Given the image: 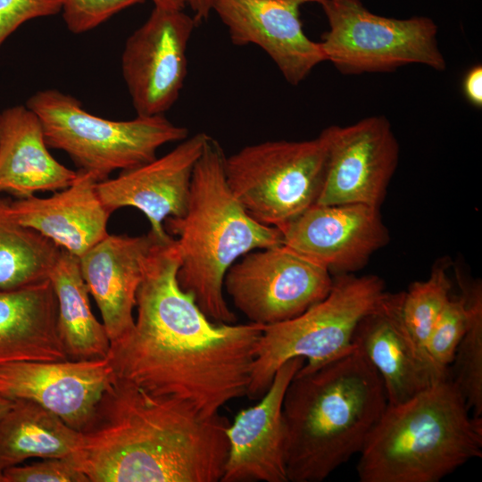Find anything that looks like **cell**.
I'll return each mask as SVG.
<instances>
[{"label": "cell", "mask_w": 482, "mask_h": 482, "mask_svg": "<svg viewBox=\"0 0 482 482\" xmlns=\"http://www.w3.org/2000/svg\"><path fill=\"white\" fill-rule=\"evenodd\" d=\"M287 248L335 276L352 274L389 242L379 207L314 204L280 229Z\"/></svg>", "instance_id": "cell-13"}, {"label": "cell", "mask_w": 482, "mask_h": 482, "mask_svg": "<svg viewBox=\"0 0 482 482\" xmlns=\"http://www.w3.org/2000/svg\"><path fill=\"white\" fill-rule=\"evenodd\" d=\"M450 377L406 402L387 404L356 467L361 482H438L482 456V418Z\"/></svg>", "instance_id": "cell-5"}, {"label": "cell", "mask_w": 482, "mask_h": 482, "mask_svg": "<svg viewBox=\"0 0 482 482\" xmlns=\"http://www.w3.org/2000/svg\"><path fill=\"white\" fill-rule=\"evenodd\" d=\"M0 119H1V112H0Z\"/></svg>", "instance_id": "cell-37"}, {"label": "cell", "mask_w": 482, "mask_h": 482, "mask_svg": "<svg viewBox=\"0 0 482 482\" xmlns=\"http://www.w3.org/2000/svg\"><path fill=\"white\" fill-rule=\"evenodd\" d=\"M225 156L210 136L193 170L186 212L167 218L164 228L178 237L180 287L212 320L236 323L224 296L228 270L249 252L282 245L283 235L253 220L236 199L226 181Z\"/></svg>", "instance_id": "cell-4"}, {"label": "cell", "mask_w": 482, "mask_h": 482, "mask_svg": "<svg viewBox=\"0 0 482 482\" xmlns=\"http://www.w3.org/2000/svg\"><path fill=\"white\" fill-rule=\"evenodd\" d=\"M322 0H216L214 12L233 45L261 47L287 82L297 86L327 61L320 42L303 30L300 7Z\"/></svg>", "instance_id": "cell-16"}, {"label": "cell", "mask_w": 482, "mask_h": 482, "mask_svg": "<svg viewBox=\"0 0 482 482\" xmlns=\"http://www.w3.org/2000/svg\"><path fill=\"white\" fill-rule=\"evenodd\" d=\"M116 376L108 358L0 365V395L33 401L82 430Z\"/></svg>", "instance_id": "cell-15"}, {"label": "cell", "mask_w": 482, "mask_h": 482, "mask_svg": "<svg viewBox=\"0 0 482 482\" xmlns=\"http://www.w3.org/2000/svg\"><path fill=\"white\" fill-rule=\"evenodd\" d=\"M386 406L383 380L357 347L321 366H302L282 405L288 481H323L359 454Z\"/></svg>", "instance_id": "cell-3"}, {"label": "cell", "mask_w": 482, "mask_h": 482, "mask_svg": "<svg viewBox=\"0 0 482 482\" xmlns=\"http://www.w3.org/2000/svg\"><path fill=\"white\" fill-rule=\"evenodd\" d=\"M48 278L57 300V330L67 358H106L110 339L91 311L79 257L61 248Z\"/></svg>", "instance_id": "cell-23"}, {"label": "cell", "mask_w": 482, "mask_h": 482, "mask_svg": "<svg viewBox=\"0 0 482 482\" xmlns=\"http://www.w3.org/2000/svg\"><path fill=\"white\" fill-rule=\"evenodd\" d=\"M467 320L468 312L464 297H451L429 336L426 351L433 363L445 372L449 371L465 332Z\"/></svg>", "instance_id": "cell-28"}, {"label": "cell", "mask_w": 482, "mask_h": 482, "mask_svg": "<svg viewBox=\"0 0 482 482\" xmlns=\"http://www.w3.org/2000/svg\"><path fill=\"white\" fill-rule=\"evenodd\" d=\"M333 1H336V0H333Z\"/></svg>", "instance_id": "cell-38"}, {"label": "cell", "mask_w": 482, "mask_h": 482, "mask_svg": "<svg viewBox=\"0 0 482 482\" xmlns=\"http://www.w3.org/2000/svg\"><path fill=\"white\" fill-rule=\"evenodd\" d=\"M63 0H0V48L23 23L61 12Z\"/></svg>", "instance_id": "cell-31"}, {"label": "cell", "mask_w": 482, "mask_h": 482, "mask_svg": "<svg viewBox=\"0 0 482 482\" xmlns=\"http://www.w3.org/2000/svg\"><path fill=\"white\" fill-rule=\"evenodd\" d=\"M304 359L287 361L255 405L241 410L227 428L229 453L220 482H288L282 413L287 387Z\"/></svg>", "instance_id": "cell-17"}, {"label": "cell", "mask_w": 482, "mask_h": 482, "mask_svg": "<svg viewBox=\"0 0 482 482\" xmlns=\"http://www.w3.org/2000/svg\"><path fill=\"white\" fill-rule=\"evenodd\" d=\"M154 6L170 9V10H184L187 4L185 0H151Z\"/></svg>", "instance_id": "cell-34"}, {"label": "cell", "mask_w": 482, "mask_h": 482, "mask_svg": "<svg viewBox=\"0 0 482 482\" xmlns=\"http://www.w3.org/2000/svg\"><path fill=\"white\" fill-rule=\"evenodd\" d=\"M157 242L150 231L137 237L107 234L79 258L110 343L126 337L134 327L137 292Z\"/></svg>", "instance_id": "cell-19"}, {"label": "cell", "mask_w": 482, "mask_h": 482, "mask_svg": "<svg viewBox=\"0 0 482 482\" xmlns=\"http://www.w3.org/2000/svg\"><path fill=\"white\" fill-rule=\"evenodd\" d=\"M194 12L195 22H201L209 18L216 0H185Z\"/></svg>", "instance_id": "cell-33"}, {"label": "cell", "mask_w": 482, "mask_h": 482, "mask_svg": "<svg viewBox=\"0 0 482 482\" xmlns=\"http://www.w3.org/2000/svg\"><path fill=\"white\" fill-rule=\"evenodd\" d=\"M26 106L37 116L48 147L66 153L79 170L97 182L116 170L155 159L158 149L188 137V129L164 115L112 120L94 115L79 100L58 89H41Z\"/></svg>", "instance_id": "cell-6"}, {"label": "cell", "mask_w": 482, "mask_h": 482, "mask_svg": "<svg viewBox=\"0 0 482 482\" xmlns=\"http://www.w3.org/2000/svg\"><path fill=\"white\" fill-rule=\"evenodd\" d=\"M12 400L0 395V417L10 408Z\"/></svg>", "instance_id": "cell-35"}, {"label": "cell", "mask_w": 482, "mask_h": 482, "mask_svg": "<svg viewBox=\"0 0 482 482\" xmlns=\"http://www.w3.org/2000/svg\"><path fill=\"white\" fill-rule=\"evenodd\" d=\"M327 163L316 204H360L380 207L399 162L400 146L385 116L331 125L320 134Z\"/></svg>", "instance_id": "cell-12"}, {"label": "cell", "mask_w": 482, "mask_h": 482, "mask_svg": "<svg viewBox=\"0 0 482 482\" xmlns=\"http://www.w3.org/2000/svg\"><path fill=\"white\" fill-rule=\"evenodd\" d=\"M463 93L469 102L476 107L482 106V66L478 64L466 73L463 79Z\"/></svg>", "instance_id": "cell-32"}, {"label": "cell", "mask_w": 482, "mask_h": 482, "mask_svg": "<svg viewBox=\"0 0 482 482\" xmlns=\"http://www.w3.org/2000/svg\"><path fill=\"white\" fill-rule=\"evenodd\" d=\"M197 23L184 10L154 6L127 38L121 73L137 116L164 115L179 97L187 50Z\"/></svg>", "instance_id": "cell-11"}, {"label": "cell", "mask_w": 482, "mask_h": 482, "mask_svg": "<svg viewBox=\"0 0 482 482\" xmlns=\"http://www.w3.org/2000/svg\"><path fill=\"white\" fill-rule=\"evenodd\" d=\"M468 320L449 377L465 399L473 416H482V286L480 281L460 280Z\"/></svg>", "instance_id": "cell-26"}, {"label": "cell", "mask_w": 482, "mask_h": 482, "mask_svg": "<svg viewBox=\"0 0 482 482\" xmlns=\"http://www.w3.org/2000/svg\"><path fill=\"white\" fill-rule=\"evenodd\" d=\"M400 299L401 293H389L359 322L353 337L380 375L389 405L406 402L449 376L411 338L400 316Z\"/></svg>", "instance_id": "cell-18"}, {"label": "cell", "mask_w": 482, "mask_h": 482, "mask_svg": "<svg viewBox=\"0 0 482 482\" xmlns=\"http://www.w3.org/2000/svg\"><path fill=\"white\" fill-rule=\"evenodd\" d=\"M76 177L77 171L52 156L40 120L26 104L1 112L0 194L18 199L37 192H56Z\"/></svg>", "instance_id": "cell-21"}, {"label": "cell", "mask_w": 482, "mask_h": 482, "mask_svg": "<svg viewBox=\"0 0 482 482\" xmlns=\"http://www.w3.org/2000/svg\"><path fill=\"white\" fill-rule=\"evenodd\" d=\"M329 29L320 42L327 61L345 75L388 72L411 63L446 68L437 26L428 17L376 15L361 0H322Z\"/></svg>", "instance_id": "cell-9"}, {"label": "cell", "mask_w": 482, "mask_h": 482, "mask_svg": "<svg viewBox=\"0 0 482 482\" xmlns=\"http://www.w3.org/2000/svg\"><path fill=\"white\" fill-rule=\"evenodd\" d=\"M96 183L91 174L79 170L69 187L49 197L12 200V213L22 226L79 258L108 234L112 213L102 203Z\"/></svg>", "instance_id": "cell-20"}, {"label": "cell", "mask_w": 482, "mask_h": 482, "mask_svg": "<svg viewBox=\"0 0 482 482\" xmlns=\"http://www.w3.org/2000/svg\"><path fill=\"white\" fill-rule=\"evenodd\" d=\"M333 277L284 245L252 251L227 271L224 291L249 322L262 326L297 317L324 299Z\"/></svg>", "instance_id": "cell-10"}, {"label": "cell", "mask_w": 482, "mask_h": 482, "mask_svg": "<svg viewBox=\"0 0 482 482\" xmlns=\"http://www.w3.org/2000/svg\"><path fill=\"white\" fill-rule=\"evenodd\" d=\"M79 431L38 403L12 400L0 417V468L19 465L29 458H71Z\"/></svg>", "instance_id": "cell-24"}, {"label": "cell", "mask_w": 482, "mask_h": 482, "mask_svg": "<svg viewBox=\"0 0 482 482\" xmlns=\"http://www.w3.org/2000/svg\"><path fill=\"white\" fill-rule=\"evenodd\" d=\"M57 330V300L49 278L0 287V365L67 360Z\"/></svg>", "instance_id": "cell-22"}, {"label": "cell", "mask_w": 482, "mask_h": 482, "mask_svg": "<svg viewBox=\"0 0 482 482\" xmlns=\"http://www.w3.org/2000/svg\"><path fill=\"white\" fill-rule=\"evenodd\" d=\"M12 199L0 198V287L13 288L48 278L61 248L20 224Z\"/></svg>", "instance_id": "cell-25"}, {"label": "cell", "mask_w": 482, "mask_h": 482, "mask_svg": "<svg viewBox=\"0 0 482 482\" xmlns=\"http://www.w3.org/2000/svg\"><path fill=\"white\" fill-rule=\"evenodd\" d=\"M209 137L205 132L188 136L162 157L97 182L102 203L111 213L121 207L139 210L159 242L171 240L164 221L186 212L193 170Z\"/></svg>", "instance_id": "cell-14"}, {"label": "cell", "mask_w": 482, "mask_h": 482, "mask_svg": "<svg viewBox=\"0 0 482 482\" xmlns=\"http://www.w3.org/2000/svg\"><path fill=\"white\" fill-rule=\"evenodd\" d=\"M388 294L378 276L337 275L324 299L294 319L264 326L246 395L262 397L278 368L292 358H303V366L312 369L352 352L357 325Z\"/></svg>", "instance_id": "cell-7"}, {"label": "cell", "mask_w": 482, "mask_h": 482, "mask_svg": "<svg viewBox=\"0 0 482 482\" xmlns=\"http://www.w3.org/2000/svg\"><path fill=\"white\" fill-rule=\"evenodd\" d=\"M6 482H89L71 458H48L4 470Z\"/></svg>", "instance_id": "cell-30"}, {"label": "cell", "mask_w": 482, "mask_h": 482, "mask_svg": "<svg viewBox=\"0 0 482 482\" xmlns=\"http://www.w3.org/2000/svg\"><path fill=\"white\" fill-rule=\"evenodd\" d=\"M0 482H6L4 475V470L1 468H0Z\"/></svg>", "instance_id": "cell-36"}, {"label": "cell", "mask_w": 482, "mask_h": 482, "mask_svg": "<svg viewBox=\"0 0 482 482\" xmlns=\"http://www.w3.org/2000/svg\"><path fill=\"white\" fill-rule=\"evenodd\" d=\"M229 425L116 377L71 460L89 482H220Z\"/></svg>", "instance_id": "cell-2"}, {"label": "cell", "mask_w": 482, "mask_h": 482, "mask_svg": "<svg viewBox=\"0 0 482 482\" xmlns=\"http://www.w3.org/2000/svg\"><path fill=\"white\" fill-rule=\"evenodd\" d=\"M145 0H63L61 12L73 34L90 31L120 12Z\"/></svg>", "instance_id": "cell-29"}, {"label": "cell", "mask_w": 482, "mask_h": 482, "mask_svg": "<svg viewBox=\"0 0 482 482\" xmlns=\"http://www.w3.org/2000/svg\"><path fill=\"white\" fill-rule=\"evenodd\" d=\"M446 268L445 262H436L426 280L415 281L406 292H401L402 321L414 342L425 352L436 322L451 298L452 285Z\"/></svg>", "instance_id": "cell-27"}, {"label": "cell", "mask_w": 482, "mask_h": 482, "mask_svg": "<svg viewBox=\"0 0 482 482\" xmlns=\"http://www.w3.org/2000/svg\"><path fill=\"white\" fill-rule=\"evenodd\" d=\"M179 267L175 238L157 242L137 292L134 327L110 343L107 358L117 378L211 417L247 395L264 326L209 319L180 287Z\"/></svg>", "instance_id": "cell-1"}, {"label": "cell", "mask_w": 482, "mask_h": 482, "mask_svg": "<svg viewBox=\"0 0 482 482\" xmlns=\"http://www.w3.org/2000/svg\"><path fill=\"white\" fill-rule=\"evenodd\" d=\"M327 163L323 137L270 140L225 156L228 186L253 220L279 229L317 203Z\"/></svg>", "instance_id": "cell-8"}]
</instances>
